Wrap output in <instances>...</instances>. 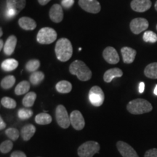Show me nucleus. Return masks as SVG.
<instances>
[{"mask_svg":"<svg viewBox=\"0 0 157 157\" xmlns=\"http://www.w3.org/2000/svg\"><path fill=\"white\" fill-rule=\"evenodd\" d=\"M36 132V127L34 125L29 124L25 125L21 130V136L24 141H29L30 139L34 136Z\"/></svg>","mask_w":157,"mask_h":157,"instance_id":"19","label":"nucleus"},{"mask_svg":"<svg viewBox=\"0 0 157 157\" xmlns=\"http://www.w3.org/2000/svg\"><path fill=\"white\" fill-rule=\"evenodd\" d=\"M17 44V38L14 35H11L7 38L4 46V52L7 56H11L15 51Z\"/></svg>","mask_w":157,"mask_h":157,"instance_id":"18","label":"nucleus"},{"mask_svg":"<svg viewBox=\"0 0 157 157\" xmlns=\"http://www.w3.org/2000/svg\"><path fill=\"white\" fill-rule=\"evenodd\" d=\"M10 157H27L25 153L21 151H13L10 155Z\"/></svg>","mask_w":157,"mask_h":157,"instance_id":"37","label":"nucleus"},{"mask_svg":"<svg viewBox=\"0 0 157 157\" xmlns=\"http://www.w3.org/2000/svg\"><path fill=\"white\" fill-rule=\"evenodd\" d=\"M104 60L109 64H117L119 62V56L117 51L113 47H107L103 52Z\"/></svg>","mask_w":157,"mask_h":157,"instance_id":"12","label":"nucleus"},{"mask_svg":"<svg viewBox=\"0 0 157 157\" xmlns=\"http://www.w3.org/2000/svg\"><path fill=\"white\" fill-rule=\"evenodd\" d=\"M154 94L157 96V84L156 85V87H155V89H154Z\"/></svg>","mask_w":157,"mask_h":157,"instance_id":"43","label":"nucleus"},{"mask_svg":"<svg viewBox=\"0 0 157 157\" xmlns=\"http://www.w3.org/2000/svg\"><path fill=\"white\" fill-rule=\"evenodd\" d=\"M144 157H157V148L149 149L145 153Z\"/></svg>","mask_w":157,"mask_h":157,"instance_id":"36","label":"nucleus"},{"mask_svg":"<svg viewBox=\"0 0 157 157\" xmlns=\"http://www.w3.org/2000/svg\"><path fill=\"white\" fill-rule=\"evenodd\" d=\"M69 72L72 75H75L80 81L86 82L92 78V71L83 61L76 60L71 63Z\"/></svg>","mask_w":157,"mask_h":157,"instance_id":"2","label":"nucleus"},{"mask_svg":"<svg viewBox=\"0 0 157 157\" xmlns=\"http://www.w3.org/2000/svg\"><path fill=\"white\" fill-rule=\"evenodd\" d=\"M156 30H157V25H156Z\"/></svg>","mask_w":157,"mask_h":157,"instance_id":"46","label":"nucleus"},{"mask_svg":"<svg viewBox=\"0 0 157 157\" xmlns=\"http://www.w3.org/2000/svg\"><path fill=\"white\" fill-rule=\"evenodd\" d=\"M74 4V0H62L61 5L66 9H69Z\"/></svg>","mask_w":157,"mask_h":157,"instance_id":"35","label":"nucleus"},{"mask_svg":"<svg viewBox=\"0 0 157 157\" xmlns=\"http://www.w3.org/2000/svg\"><path fill=\"white\" fill-rule=\"evenodd\" d=\"M30 82L33 85H38L44 79V74L42 71L33 72L30 76Z\"/></svg>","mask_w":157,"mask_h":157,"instance_id":"28","label":"nucleus"},{"mask_svg":"<svg viewBox=\"0 0 157 157\" xmlns=\"http://www.w3.org/2000/svg\"><path fill=\"white\" fill-rule=\"evenodd\" d=\"M154 7H155V9H156V10L157 11V1L156 2V3H155V5H154Z\"/></svg>","mask_w":157,"mask_h":157,"instance_id":"45","label":"nucleus"},{"mask_svg":"<svg viewBox=\"0 0 157 157\" xmlns=\"http://www.w3.org/2000/svg\"><path fill=\"white\" fill-rule=\"evenodd\" d=\"M100 148L101 146L98 142L87 141L78 147L77 153L79 157H93L95 154H99Z\"/></svg>","mask_w":157,"mask_h":157,"instance_id":"4","label":"nucleus"},{"mask_svg":"<svg viewBox=\"0 0 157 157\" xmlns=\"http://www.w3.org/2000/svg\"><path fill=\"white\" fill-rule=\"evenodd\" d=\"M36 94L34 92H30V93H26L25 97L23 98V105L26 108L32 107L34 105L35 101H36Z\"/></svg>","mask_w":157,"mask_h":157,"instance_id":"26","label":"nucleus"},{"mask_svg":"<svg viewBox=\"0 0 157 157\" xmlns=\"http://www.w3.org/2000/svg\"><path fill=\"white\" fill-rule=\"evenodd\" d=\"M52 119L50 114L47 113H40L35 117V121L40 125H47L52 122Z\"/></svg>","mask_w":157,"mask_h":157,"instance_id":"25","label":"nucleus"},{"mask_svg":"<svg viewBox=\"0 0 157 157\" xmlns=\"http://www.w3.org/2000/svg\"><path fill=\"white\" fill-rule=\"evenodd\" d=\"M49 15L51 21H53L54 23H60L63 19V11L62 5H58V4H55L52 6L50 10Z\"/></svg>","mask_w":157,"mask_h":157,"instance_id":"14","label":"nucleus"},{"mask_svg":"<svg viewBox=\"0 0 157 157\" xmlns=\"http://www.w3.org/2000/svg\"><path fill=\"white\" fill-rule=\"evenodd\" d=\"M31 84L28 81H22L17 84L16 87L15 88V94L17 95H22L29 93L30 90Z\"/></svg>","mask_w":157,"mask_h":157,"instance_id":"24","label":"nucleus"},{"mask_svg":"<svg viewBox=\"0 0 157 157\" xmlns=\"http://www.w3.org/2000/svg\"><path fill=\"white\" fill-rule=\"evenodd\" d=\"M144 74L146 77L153 79L157 78V63H151L145 68Z\"/></svg>","mask_w":157,"mask_h":157,"instance_id":"23","label":"nucleus"},{"mask_svg":"<svg viewBox=\"0 0 157 157\" xmlns=\"http://www.w3.org/2000/svg\"><path fill=\"white\" fill-rule=\"evenodd\" d=\"M151 0H132L130 3L131 8L137 13H144L151 7Z\"/></svg>","mask_w":157,"mask_h":157,"instance_id":"13","label":"nucleus"},{"mask_svg":"<svg viewBox=\"0 0 157 157\" xmlns=\"http://www.w3.org/2000/svg\"><path fill=\"white\" fill-rule=\"evenodd\" d=\"M117 147L122 157H139L135 149L124 141H118Z\"/></svg>","mask_w":157,"mask_h":157,"instance_id":"11","label":"nucleus"},{"mask_svg":"<svg viewBox=\"0 0 157 157\" xmlns=\"http://www.w3.org/2000/svg\"><path fill=\"white\" fill-rule=\"evenodd\" d=\"M13 148V143L10 140L4 141L0 145V151L2 154H7Z\"/></svg>","mask_w":157,"mask_h":157,"instance_id":"33","label":"nucleus"},{"mask_svg":"<svg viewBox=\"0 0 157 157\" xmlns=\"http://www.w3.org/2000/svg\"><path fill=\"white\" fill-rule=\"evenodd\" d=\"M2 34H3V32H2V28H0V36H2Z\"/></svg>","mask_w":157,"mask_h":157,"instance_id":"44","label":"nucleus"},{"mask_svg":"<svg viewBox=\"0 0 157 157\" xmlns=\"http://www.w3.org/2000/svg\"><path fill=\"white\" fill-rule=\"evenodd\" d=\"M57 36V32L53 29L44 27L39 31L36 36V41L39 44H50L56 40Z\"/></svg>","mask_w":157,"mask_h":157,"instance_id":"5","label":"nucleus"},{"mask_svg":"<svg viewBox=\"0 0 157 157\" xmlns=\"http://www.w3.org/2000/svg\"><path fill=\"white\" fill-rule=\"evenodd\" d=\"M26 1L25 0H7V7L15 10L17 14L24 9Z\"/></svg>","mask_w":157,"mask_h":157,"instance_id":"20","label":"nucleus"},{"mask_svg":"<svg viewBox=\"0 0 157 157\" xmlns=\"http://www.w3.org/2000/svg\"><path fill=\"white\" fill-rule=\"evenodd\" d=\"M148 21L146 18L137 17L132 20L129 23V28L134 34H139L148 28Z\"/></svg>","mask_w":157,"mask_h":157,"instance_id":"9","label":"nucleus"},{"mask_svg":"<svg viewBox=\"0 0 157 157\" xmlns=\"http://www.w3.org/2000/svg\"><path fill=\"white\" fill-rule=\"evenodd\" d=\"M38 157H40V156H38Z\"/></svg>","mask_w":157,"mask_h":157,"instance_id":"47","label":"nucleus"},{"mask_svg":"<svg viewBox=\"0 0 157 157\" xmlns=\"http://www.w3.org/2000/svg\"><path fill=\"white\" fill-rule=\"evenodd\" d=\"M18 66V62L13 58L6 59L1 63V68L5 71H12L16 69Z\"/></svg>","mask_w":157,"mask_h":157,"instance_id":"22","label":"nucleus"},{"mask_svg":"<svg viewBox=\"0 0 157 157\" xmlns=\"http://www.w3.org/2000/svg\"><path fill=\"white\" fill-rule=\"evenodd\" d=\"M15 83V77L13 75L5 76L1 81V87L4 90H9L14 86Z\"/></svg>","mask_w":157,"mask_h":157,"instance_id":"27","label":"nucleus"},{"mask_svg":"<svg viewBox=\"0 0 157 157\" xmlns=\"http://www.w3.org/2000/svg\"><path fill=\"white\" fill-rule=\"evenodd\" d=\"M3 46H5V45H4L3 40H2V39H1V40H0V50H2Z\"/></svg>","mask_w":157,"mask_h":157,"instance_id":"42","label":"nucleus"},{"mask_svg":"<svg viewBox=\"0 0 157 157\" xmlns=\"http://www.w3.org/2000/svg\"><path fill=\"white\" fill-rule=\"evenodd\" d=\"M56 119L57 123L63 129H67L71 124L70 116L66 107L63 105H58L56 109Z\"/></svg>","mask_w":157,"mask_h":157,"instance_id":"6","label":"nucleus"},{"mask_svg":"<svg viewBox=\"0 0 157 157\" xmlns=\"http://www.w3.org/2000/svg\"><path fill=\"white\" fill-rule=\"evenodd\" d=\"M6 15H7V17H12L15 16V15H16L17 13L15 10L11 9V8H7V12H6Z\"/></svg>","mask_w":157,"mask_h":157,"instance_id":"38","label":"nucleus"},{"mask_svg":"<svg viewBox=\"0 0 157 157\" xmlns=\"http://www.w3.org/2000/svg\"><path fill=\"white\" fill-rule=\"evenodd\" d=\"M56 89L59 93H69L72 90V84L66 80H62L56 84Z\"/></svg>","mask_w":157,"mask_h":157,"instance_id":"21","label":"nucleus"},{"mask_svg":"<svg viewBox=\"0 0 157 157\" xmlns=\"http://www.w3.org/2000/svg\"><path fill=\"white\" fill-rule=\"evenodd\" d=\"M121 53L122 56L123 62L124 63L130 64L135 60L137 52L134 49L129 47H124L121 49Z\"/></svg>","mask_w":157,"mask_h":157,"instance_id":"15","label":"nucleus"},{"mask_svg":"<svg viewBox=\"0 0 157 157\" xmlns=\"http://www.w3.org/2000/svg\"><path fill=\"white\" fill-rule=\"evenodd\" d=\"M5 134L7 137H9L10 140L15 141L18 139L20 136L19 130L16 128H13V127H10V128L7 129L5 130Z\"/></svg>","mask_w":157,"mask_h":157,"instance_id":"31","label":"nucleus"},{"mask_svg":"<svg viewBox=\"0 0 157 157\" xmlns=\"http://www.w3.org/2000/svg\"><path fill=\"white\" fill-rule=\"evenodd\" d=\"M19 26L23 30L32 31L36 27V23L34 19L29 17H22L18 21Z\"/></svg>","mask_w":157,"mask_h":157,"instance_id":"17","label":"nucleus"},{"mask_svg":"<svg viewBox=\"0 0 157 157\" xmlns=\"http://www.w3.org/2000/svg\"><path fill=\"white\" fill-rule=\"evenodd\" d=\"M71 124L76 130L80 131L85 126V121L82 113L77 110H74L70 114Z\"/></svg>","mask_w":157,"mask_h":157,"instance_id":"10","label":"nucleus"},{"mask_svg":"<svg viewBox=\"0 0 157 157\" xmlns=\"http://www.w3.org/2000/svg\"><path fill=\"white\" fill-rule=\"evenodd\" d=\"M19 119H22V120H26L32 117L33 111L32 110L29 109H20L17 112Z\"/></svg>","mask_w":157,"mask_h":157,"instance_id":"34","label":"nucleus"},{"mask_svg":"<svg viewBox=\"0 0 157 157\" xmlns=\"http://www.w3.org/2000/svg\"><path fill=\"white\" fill-rule=\"evenodd\" d=\"M55 52L57 58L61 62H66L70 60L73 55V47L69 39L60 38L57 41Z\"/></svg>","mask_w":157,"mask_h":157,"instance_id":"1","label":"nucleus"},{"mask_svg":"<svg viewBox=\"0 0 157 157\" xmlns=\"http://www.w3.org/2000/svg\"><path fill=\"white\" fill-rule=\"evenodd\" d=\"M51 0H38V2L41 5H46L48 2H50Z\"/></svg>","mask_w":157,"mask_h":157,"instance_id":"41","label":"nucleus"},{"mask_svg":"<svg viewBox=\"0 0 157 157\" xmlns=\"http://www.w3.org/2000/svg\"><path fill=\"white\" fill-rule=\"evenodd\" d=\"M144 90H145V83L142 82L139 84V88H138L139 93H143V92H144Z\"/></svg>","mask_w":157,"mask_h":157,"instance_id":"39","label":"nucleus"},{"mask_svg":"<svg viewBox=\"0 0 157 157\" xmlns=\"http://www.w3.org/2000/svg\"><path fill=\"white\" fill-rule=\"evenodd\" d=\"M78 3L82 10L90 13L97 14L101 10V4L98 0H78Z\"/></svg>","mask_w":157,"mask_h":157,"instance_id":"8","label":"nucleus"},{"mask_svg":"<svg viewBox=\"0 0 157 157\" xmlns=\"http://www.w3.org/2000/svg\"><path fill=\"white\" fill-rule=\"evenodd\" d=\"M6 127V124L5 121H3L2 118L0 117V129H3Z\"/></svg>","mask_w":157,"mask_h":157,"instance_id":"40","label":"nucleus"},{"mask_svg":"<svg viewBox=\"0 0 157 157\" xmlns=\"http://www.w3.org/2000/svg\"><path fill=\"white\" fill-rule=\"evenodd\" d=\"M40 66V61L39 60H36V59H33V60H29L28 62L25 64V69H26L28 71L33 72L36 71V70L38 69Z\"/></svg>","mask_w":157,"mask_h":157,"instance_id":"29","label":"nucleus"},{"mask_svg":"<svg viewBox=\"0 0 157 157\" xmlns=\"http://www.w3.org/2000/svg\"><path fill=\"white\" fill-rule=\"evenodd\" d=\"M105 95L103 90L98 86H93L89 92V100L91 104L95 107H99L103 105Z\"/></svg>","mask_w":157,"mask_h":157,"instance_id":"7","label":"nucleus"},{"mask_svg":"<svg viewBox=\"0 0 157 157\" xmlns=\"http://www.w3.org/2000/svg\"><path fill=\"white\" fill-rule=\"evenodd\" d=\"M143 39L146 42L156 43L157 42V34H156V33H154V31H147L143 34Z\"/></svg>","mask_w":157,"mask_h":157,"instance_id":"32","label":"nucleus"},{"mask_svg":"<svg viewBox=\"0 0 157 157\" xmlns=\"http://www.w3.org/2000/svg\"><path fill=\"white\" fill-rule=\"evenodd\" d=\"M123 76V71L119 68H113L107 70L103 75V79L106 83L112 82L114 78H120Z\"/></svg>","mask_w":157,"mask_h":157,"instance_id":"16","label":"nucleus"},{"mask_svg":"<svg viewBox=\"0 0 157 157\" xmlns=\"http://www.w3.org/2000/svg\"><path fill=\"white\" fill-rule=\"evenodd\" d=\"M1 104L3 107L8 109H13L16 107V101L13 98L9 97H4L1 99Z\"/></svg>","mask_w":157,"mask_h":157,"instance_id":"30","label":"nucleus"},{"mask_svg":"<svg viewBox=\"0 0 157 157\" xmlns=\"http://www.w3.org/2000/svg\"><path fill=\"white\" fill-rule=\"evenodd\" d=\"M127 109L132 114L140 115L151 112L153 110V106L146 100L137 98L129 102L127 105Z\"/></svg>","mask_w":157,"mask_h":157,"instance_id":"3","label":"nucleus"}]
</instances>
